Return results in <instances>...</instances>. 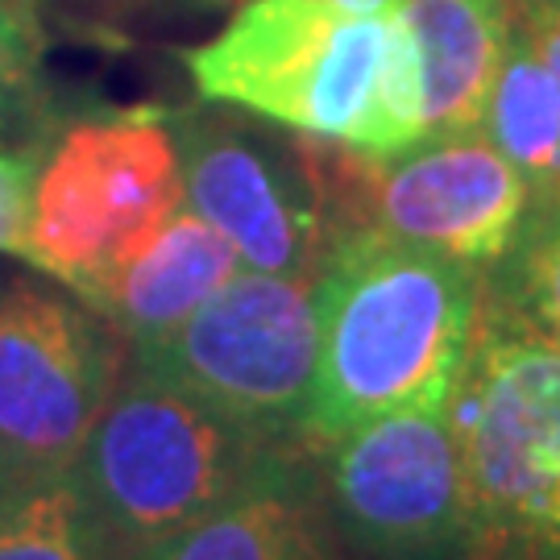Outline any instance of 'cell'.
<instances>
[{"instance_id":"obj_1","label":"cell","mask_w":560,"mask_h":560,"mask_svg":"<svg viewBox=\"0 0 560 560\" xmlns=\"http://www.w3.org/2000/svg\"><path fill=\"white\" fill-rule=\"evenodd\" d=\"M478 266L361 224L316 270V378L300 444L316 448L378 416L444 402L481 312Z\"/></svg>"},{"instance_id":"obj_2","label":"cell","mask_w":560,"mask_h":560,"mask_svg":"<svg viewBox=\"0 0 560 560\" xmlns=\"http://www.w3.org/2000/svg\"><path fill=\"white\" fill-rule=\"evenodd\" d=\"M187 71L203 101L365 159H395L423 141L416 50L399 9L245 0L217 38L187 50Z\"/></svg>"},{"instance_id":"obj_3","label":"cell","mask_w":560,"mask_h":560,"mask_svg":"<svg viewBox=\"0 0 560 560\" xmlns=\"http://www.w3.org/2000/svg\"><path fill=\"white\" fill-rule=\"evenodd\" d=\"M448 420L469 499L465 552L560 560V340L481 295Z\"/></svg>"},{"instance_id":"obj_4","label":"cell","mask_w":560,"mask_h":560,"mask_svg":"<svg viewBox=\"0 0 560 560\" xmlns=\"http://www.w3.org/2000/svg\"><path fill=\"white\" fill-rule=\"evenodd\" d=\"M270 448L175 382L133 365L92 423L71 474L120 557L145 560L221 506Z\"/></svg>"},{"instance_id":"obj_5","label":"cell","mask_w":560,"mask_h":560,"mask_svg":"<svg viewBox=\"0 0 560 560\" xmlns=\"http://www.w3.org/2000/svg\"><path fill=\"white\" fill-rule=\"evenodd\" d=\"M179 208V150L159 113L83 120L42 159L25 258L96 307Z\"/></svg>"},{"instance_id":"obj_6","label":"cell","mask_w":560,"mask_h":560,"mask_svg":"<svg viewBox=\"0 0 560 560\" xmlns=\"http://www.w3.org/2000/svg\"><path fill=\"white\" fill-rule=\"evenodd\" d=\"M138 365L266 444H300L316 378V279L241 266Z\"/></svg>"},{"instance_id":"obj_7","label":"cell","mask_w":560,"mask_h":560,"mask_svg":"<svg viewBox=\"0 0 560 560\" xmlns=\"http://www.w3.org/2000/svg\"><path fill=\"white\" fill-rule=\"evenodd\" d=\"M117 340L38 282L0 287V481L67 474L117 390Z\"/></svg>"},{"instance_id":"obj_8","label":"cell","mask_w":560,"mask_h":560,"mask_svg":"<svg viewBox=\"0 0 560 560\" xmlns=\"http://www.w3.org/2000/svg\"><path fill=\"white\" fill-rule=\"evenodd\" d=\"M320 453L332 520L370 557H465L469 499L448 399L358 423Z\"/></svg>"},{"instance_id":"obj_9","label":"cell","mask_w":560,"mask_h":560,"mask_svg":"<svg viewBox=\"0 0 560 560\" xmlns=\"http://www.w3.org/2000/svg\"><path fill=\"white\" fill-rule=\"evenodd\" d=\"M171 133L183 203L237 249L241 266L316 279L337 233L328 229V191L295 141L241 108L191 113Z\"/></svg>"},{"instance_id":"obj_10","label":"cell","mask_w":560,"mask_h":560,"mask_svg":"<svg viewBox=\"0 0 560 560\" xmlns=\"http://www.w3.org/2000/svg\"><path fill=\"white\" fill-rule=\"evenodd\" d=\"M374 166L370 224L465 266L506 258L532 212L527 179L481 129L420 141Z\"/></svg>"},{"instance_id":"obj_11","label":"cell","mask_w":560,"mask_h":560,"mask_svg":"<svg viewBox=\"0 0 560 560\" xmlns=\"http://www.w3.org/2000/svg\"><path fill=\"white\" fill-rule=\"evenodd\" d=\"M145 560H337L328 499L295 460V448L275 444L221 506Z\"/></svg>"},{"instance_id":"obj_12","label":"cell","mask_w":560,"mask_h":560,"mask_svg":"<svg viewBox=\"0 0 560 560\" xmlns=\"http://www.w3.org/2000/svg\"><path fill=\"white\" fill-rule=\"evenodd\" d=\"M399 21L416 50L423 141L478 129L515 34V0H399Z\"/></svg>"},{"instance_id":"obj_13","label":"cell","mask_w":560,"mask_h":560,"mask_svg":"<svg viewBox=\"0 0 560 560\" xmlns=\"http://www.w3.org/2000/svg\"><path fill=\"white\" fill-rule=\"evenodd\" d=\"M237 270V249L191 208H179L138 258L113 275L96 312H104L120 337L133 340V353H141L171 337Z\"/></svg>"},{"instance_id":"obj_14","label":"cell","mask_w":560,"mask_h":560,"mask_svg":"<svg viewBox=\"0 0 560 560\" xmlns=\"http://www.w3.org/2000/svg\"><path fill=\"white\" fill-rule=\"evenodd\" d=\"M486 138L520 171L532 196H560V88L515 21L506 55L481 108Z\"/></svg>"},{"instance_id":"obj_15","label":"cell","mask_w":560,"mask_h":560,"mask_svg":"<svg viewBox=\"0 0 560 560\" xmlns=\"http://www.w3.org/2000/svg\"><path fill=\"white\" fill-rule=\"evenodd\" d=\"M0 560H125L108 540L80 478L0 481Z\"/></svg>"},{"instance_id":"obj_16","label":"cell","mask_w":560,"mask_h":560,"mask_svg":"<svg viewBox=\"0 0 560 560\" xmlns=\"http://www.w3.org/2000/svg\"><path fill=\"white\" fill-rule=\"evenodd\" d=\"M502 261V300L560 340V196L540 200V212L523 224Z\"/></svg>"},{"instance_id":"obj_17","label":"cell","mask_w":560,"mask_h":560,"mask_svg":"<svg viewBox=\"0 0 560 560\" xmlns=\"http://www.w3.org/2000/svg\"><path fill=\"white\" fill-rule=\"evenodd\" d=\"M42 25L34 0H0V133L25 117L38 88Z\"/></svg>"},{"instance_id":"obj_18","label":"cell","mask_w":560,"mask_h":560,"mask_svg":"<svg viewBox=\"0 0 560 560\" xmlns=\"http://www.w3.org/2000/svg\"><path fill=\"white\" fill-rule=\"evenodd\" d=\"M38 145H0V254H21L25 258V237H30V212H34V183L42 171Z\"/></svg>"},{"instance_id":"obj_19","label":"cell","mask_w":560,"mask_h":560,"mask_svg":"<svg viewBox=\"0 0 560 560\" xmlns=\"http://www.w3.org/2000/svg\"><path fill=\"white\" fill-rule=\"evenodd\" d=\"M515 21L560 88V0H515Z\"/></svg>"},{"instance_id":"obj_20","label":"cell","mask_w":560,"mask_h":560,"mask_svg":"<svg viewBox=\"0 0 560 560\" xmlns=\"http://www.w3.org/2000/svg\"><path fill=\"white\" fill-rule=\"evenodd\" d=\"M328 4L353 9V13H390V9H399V0H328Z\"/></svg>"},{"instance_id":"obj_21","label":"cell","mask_w":560,"mask_h":560,"mask_svg":"<svg viewBox=\"0 0 560 560\" xmlns=\"http://www.w3.org/2000/svg\"><path fill=\"white\" fill-rule=\"evenodd\" d=\"M457 560H486V557H469V552H465V557H457Z\"/></svg>"}]
</instances>
